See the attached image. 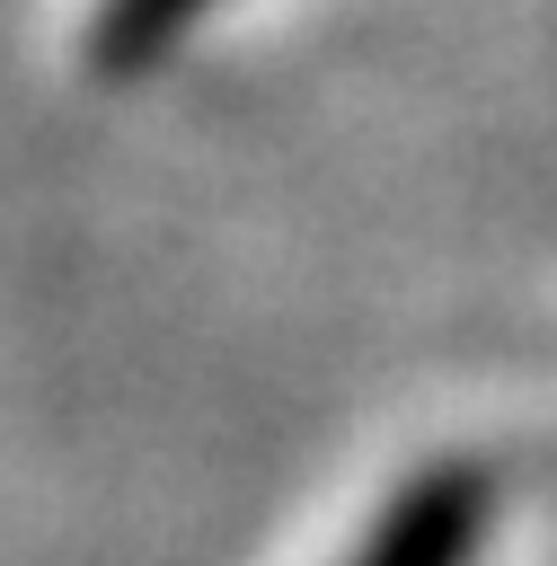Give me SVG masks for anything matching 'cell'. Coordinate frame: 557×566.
Wrapping results in <instances>:
<instances>
[{
  "label": "cell",
  "instance_id": "cell-1",
  "mask_svg": "<svg viewBox=\"0 0 557 566\" xmlns=\"http://www.w3.org/2000/svg\"><path fill=\"white\" fill-rule=\"evenodd\" d=\"M486 522H495V478L469 469V460H442V469L407 478L380 504L371 539L345 566H469L477 539H486Z\"/></svg>",
  "mask_w": 557,
  "mask_h": 566
},
{
  "label": "cell",
  "instance_id": "cell-2",
  "mask_svg": "<svg viewBox=\"0 0 557 566\" xmlns=\"http://www.w3.org/2000/svg\"><path fill=\"white\" fill-rule=\"evenodd\" d=\"M195 9H203V0H106V9H97V35H88L97 71H150V62L186 35Z\"/></svg>",
  "mask_w": 557,
  "mask_h": 566
}]
</instances>
